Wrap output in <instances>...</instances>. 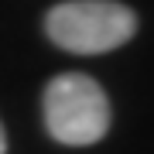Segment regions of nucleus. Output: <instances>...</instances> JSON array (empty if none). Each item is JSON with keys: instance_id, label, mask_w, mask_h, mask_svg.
Returning a JSON list of instances; mask_svg holds the SVG:
<instances>
[{"instance_id": "obj_1", "label": "nucleus", "mask_w": 154, "mask_h": 154, "mask_svg": "<svg viewBox=\"0 0 154 154\" xmlns=\"http://www.w3.org/2000/svg\"><path fill=\"white\" fill-rule=\"evenodd\" d=\"M45 31L65 51L103 55L134 38L137 14L116 0H65L48 11Z\"/></svg>"}, {"instance_id": "obj_2", "label": "nucleus", "mask_w": 154, "mask_h": 154, "mask_svg": "<svg viewBox=\"0 0 154 154\" xmlns=\"http://www.w3.org/2000/svg\"><path fill=\"white\" fill-rule=\"evenodd\" d=\"M45 127L58 144L86 147L110 130V99L82 72L55 75L45 89Z\"/></svg>"}, {"instance_id": "obj_3", "label": "nucleus", "mask_w": 154, "mask_h": 154, "mask_svg": "<svg viewBox=\"0 0 154 154\" xmlns=\"http://www.w3.org/2000/svg\"><path fill=\"white\" fill-rule=\"evenodd\" d=\"M7 151V137H4V127H0V154Z\"/></svg>"}]
</instances>
